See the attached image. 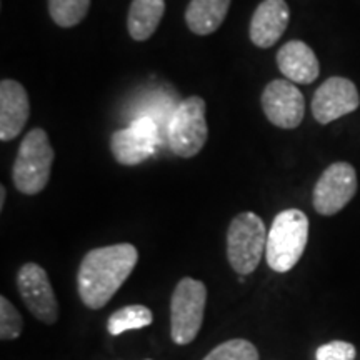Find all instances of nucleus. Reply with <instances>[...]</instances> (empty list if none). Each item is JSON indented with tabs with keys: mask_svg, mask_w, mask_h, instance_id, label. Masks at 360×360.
Instances as JSON below:
<instances>
[{
	"mask_svg": "<svg viewBox=\"0 0 360 360\" xmlns=\"http://www.w3.org/2000/svg\"><path fill=\"white\" fill-rule=\"evenodd\" d=\"M209 127L205 119V101L188 97L175 107L167 124V142L175 155L191 159L205 146Z\"/></svg>",
	"mask_w": 360,
	"mask_h": 360,
	"instance_id": "nucleus-5",
	"label": "nucleus"
},
{
	"mask_svg": "<svg viewBox=\"0 0 360 360\" xmlns=\"http://www.w3.org/2000/svg\"><path fill=\"white\" fill-rule=\"evenodd\" d=\"M204 360H259V352L252 342L232 339L217 345Z\"/></svg>",
	"mask_w": 360,
	"mask_h": 360,
	"instance_id": "nucleus-19",
	"label": "nucleus"
},
{
	"mask_svg": "<svg viewBox=\"0 0 360 360\" xmlns=\"http://www.w3.org/2000/svg\"><path fill=\"white\" fill-rule=\"evenodd\" d=\"M30 115V102L24 85L11 79L0 82V139L12 141L25 127Z\"/></svg>",
	"mask_w": 360,
	"mask_h": 360,
	"instance_id": "nucleus-12",
	"label": "nucleus"
},
{
	"mask_svg": "<svg viewBox=\"0 0 360 360\" xmlns=\"http://www.w3.org/2000/svg\"><path fill=\"white\" fill-rule=\"evenodd\" d=\"M17 287L27 309L40 322L52 326L58 319V304L47 272L39 264H24L17 276Z\"/></svg>",
	"mask_w": 360,
	"mask_h": 360,
	"instance_id": "nucleus-9",
	"label": "nucleus"
},
{
	"mask_svg": "<svg viewBox=\"0 0 360 360\" xmlns=\"http://www.w3.org/2000/svg\"><path fill=\"white\" fill-rule=\"evenodd\" d=\"M159 147V129L154 119L141 117L127 129L117 130L110 137V150L122 165H139L152 157Z\"/></svg>",
	"mask_w": 360,
	"mask_h": 360,
	"instance_id": "nucleus-8",
	"label": "nucleus"
},
{
	"mask_svg": "<svg viewBox=\"0 0 360 360\" xmlns=\"http://www.w3.org/2000/svg\"><path fill=\"white\" fill-rule=\"evenodd\" d=\"M267 229L254 212H242L229 225L227 257L232 269L240 276H249L259 267L267 247Z\"/></svg>",
	"mask_w": 360,
	"mask_h": 360,
	"instance_id": "nucleus-4",
	"label": "nucleus"
},
{
	"mask_svg": "<svg viewBox=\"0 0 360 360\" xmlns=\"http://www.w3.org/2000/svg\"><path fill=\"white\" fill-rule=\"evenodd\" d=\"M207 289L200 281L186 277L170 299V335L177 345H187L199 334L204 322Z\"/></svg>",
	"mask_w": 360,
	"mask_h": 360,
	"instance_id": "nucleus-6",
	"label": "nucleus"
},
{
	"mask_svg": "<svg viewBox=\"0 0 360 360\" xmlns=\"http://www.w3.org/2000/svg\"><path fill=\"white\" fill-rule=\"evenodd\" d=\"M309 240V219L302 210H282L267 236L265 257L276 272H289L302 257Z\"/></svg>",
	"mask_w": 360,
	"mask_h": 360,
	"instance_id": "nucleus-2",
	"label": "nucleus"
},
{
	"mask_svg": "<svg viewBox=\"0 0 360 360\" xmlns=\"http://www.w3.org/2000/svg\"><path fill=\"white\" fill-rule=\"evenodd\" d=\"M53 148L42 129H32L22 141L13 162L12 179L17 191L25 195L42 192L51 179Z\"/></svg>",
	"mask_w": 360,
	"mask_h": 360,
	"instance_id": "nucleus-3",
	"label": "nucleus"
},
{
	"mask_svg": "<svg viewBox=\"0 0 360 360\" xmlns=\"http://www.w3.org/2000/svg\"><path fill=\"white\" fill-rule=\"evenodd\" d=\"M262 109L276 127L295 129L304 120L305 98L290 80H272L262 94Z\"/></svg>",
	"mask_w": 360,
	"mask_h": 360,
	"instance_id": "nucleus-10",
	"label": "nucleus"
},
{
	"mask_svg": "<svg viewBox=\"0 0 360 360\" xmlns=\"http://www.w3.org/2000/svg\"><path fill=\"white\" fill-rule=\"evenodd\" d=\"M360 97L352 80L330 77L315 90L312 98V114L319 124H330L340 117L357 110Z\"/></svg>",
	"mask_w": 360,
	"mask_h": 360,
	"instance_id": "nucleus-11",
	"label": "nucleus"
},
{
	"mask_svg": "<svg viewBox=\"0 0 360 360\" xmlns=\"http://www.w3.org/2000/svg\"><path fill=\"white\" fill-rule=\"evenodd\" d=\"M90 7V0H49V12L57 25L74 27L84 20Z\"/></svg>",
	"mask_w": 360,
	"mask_h": 360,
	"instance_id": "nucleus-18",
	"label": "nucleus"
},
{
	"mask_svg": "<svg viewBox=\"0 0 360 360\" xmlns=\"http://www.w3.org/2000/svg\"><path fill=\"white\" fill-rule=\"evenodd\" d=\"M277 65L283 77L294 84H312L321 74L315 52L300 40L283 45L277 53Z\"/></svg>",
	"mask_w": 360,
	"mask_h": 360,
	"instance_id": "nucleus-14",
	"label": "nucleus"
},
{
	"mask_svg": "<svg viewBox=\"0 0 360 360\" xmlns=\"http://www.w3.org/2000/svg\"><path fill=\"white\" fill-rule=\"evenodd\" d=\"M231 0H191L186 11L188 29L197 35L215 32L227 17Z\"/></svg>",
	"mask_w": 360,
	"mask_h": 360,
	"instance_id": "nucleus-15",
	"label": "nucleus"
},
{
	"mask_svg": "<svg viewBox=\"0 0 360 360\" xmlns=\"http://www.w3.org/2000/svg\"><path fill=\"white\" fill-rule=\"evenodd\" d=\"M165 12V0H132L127 27L130 37L137 42L150 39Z\"/></svg>",
	"mask_w": 360,
	"mask_h": 360,
	"instance_id": "nucleus-16",
	"label": "nucleus"
},
{
	"mask_svg": "<svg viewBox=\"0 0 360 360\" xmlns=\"http://www.w3.org/2000/svg\"><path fill=\"white\" fill-rule=\"evenodd\" d=\"M6 187H0V209H4V204H6Z\"/></svg>",
	"mask_w": 360,
	"mask_h": 360,
	"instance_id": "nucleus-22",
	"label": "nucleus"
},
{
	"mask_svg": "<svg viewBox=\"0 0 360 360\" xmlns=\"http://www.w3.org/2000/svg\"><path fill=\"white\" fill-rule=\"evenodd\" d=\"M24 321L7 297H0V339L13 340L22 334Z\"/></svg>",
	"mask_w": 360,
	"mask_h": 360,
	"instance_id": "nucleus-20",
	"label": "nucleus"
},
{
	"mask_svg": "<svg viewBox=\"0 0 360 360\" xmlns=\"http://www.w3.org/2000/svg\"><path fill=\"white\" fill-rule=\"evenodd\" d=\"M357 192V172L349 162H335L323 170L314 187V209L321 215L340 212Z\"/></svg>",
	"mask_w": 360,
	"mask_h": 360,
	"instance_id": "nucleus-7",
	"label": "nucleus"
},
{
	"mask_svg": "<svg viewBox=\"0 0 360 360\" xmlns=\"http://www.w3.org/2000/svg\"><path fill=\"white\" fill-rule=\"evenodd\" d=\"M139 260L132 244L98 247L85 254L77 274V289L89 309H102L124 285Z\"/></svg>",
	"mask_w": 360,
	"mask_h": 360,
	"instance_id": "nucleus-1",
	"label": "nucleus"
},
{
	"mask_svg": "<svg viewBox=\"0 0 360 360\" xmlns=\"http://www.w3.org/2000/svg\"><path fill=\"white\" fill-rule=\"evenodd\" d=\"M152 321H154V315L146 305H127L110 315L107 328H109V334L120 335L127 330L150 326Z\"/></svg>",
	"mask_w": 360,
	"mask_h": 360,
	"instance_id": "nucleus-17",
	"label": "nucleus"
},
{
	"mask_svg": "<svg viewBox=\"0 0 360 360\" xmlns=\"http://www.w3.org/2000/svg\"><path fill=\"white\" fill-rule=\"evenodd\" d=\"M290 20L285 0H264L250 20V40L260 49H269L282 37Z\"/></svg>",
	"mask_w": 360,
	"mask_h": 360,
	"instance_id": "nucleus-13",
	"label": "nucleus"
},
{
	"mask_svg": "<svg viewBox=\"0 0 360 360\" xmlns=\"http://www.w3.org/2000/svg\"><path fill=\"white\" fill-rule=\"evenodd\" d=\"M355 347L344 340H334L323 344L315 352V360H355Z\"/></svg>",
	"mask_w": 360,
	"mask_h": 360,
	"instance_id": "nucleus-21",
	"label": "nucleus"
}]
</instances>
